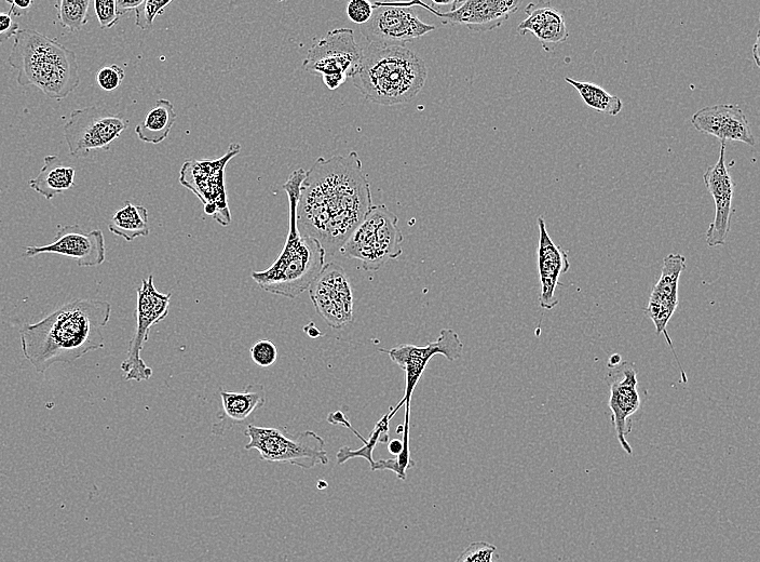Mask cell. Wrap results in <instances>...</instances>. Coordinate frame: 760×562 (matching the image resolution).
Masks as SVG:
<instances>
[{"instance_id": "1", "label": "cell", "mask_w": 760, "mask_h": 562, "mask_svg": "<svg viewBox=\"0 0 760 562\" xmlns=\"http://www.w3.org/2000/svg\"><path fill=\"white\" fill-rule=\"evenodd\" d=\"M373 207L371 185L357 152L320 157L306 173L296 218L302 235L334 256Z\"/></svg>"}, {"instance_id": "2", "label": "cell", "mask_w": 760, "mask_h": 562, "mask_svg": "<svg viewBox=\"0 0 760 562\" xmlns=\"http://www.w3.org/2000/svg\"><path fill=\"white\" fill-rule=\"evenodd\" d=\"M112 305L78 299L67 303L36 324L20 329L21 349L38 373L51 366L74 364L104 347L102 330L110 321Z\"/></svg>"}, {"instance_id": "3", "label": "cell", "mask_w": 760, "mask_h": 562, "mask_svg": "<svg viewBox=\"0 0 760 562\" xmlns=\"http://www.w3.org/2000/svg\"><path fill=\"white\" fill-rule=\"evenodd\" d=\"M306 173L303 168L295 170L283 185L289 198L290 226L280 256L267 270L251 275L262 290L288 299H296L310 288L323 271L327 256L317 239L298 230L296 211Z\"/></svg>"}, {"instance_id": "4", "label": "cell", "mask_w": 760, "mask_h": 562, "mask_svg": "<svg viewBox=\"0 0 760 562\" xmlns=\"http://www.w3.org/2000/svg\"><path fill=\"white\" fill-rule=\"evenodd\" d=\"M427 77L425 61L410 49L370 44L363 49L359 69L351 78L366 100L392 106L414 100Z\"/></svg>"}, {"instance_id": "5", "label": "cell", "mask_w": 760, "mask_h": 562, "mask_svg": "<svg viewBox=\"0 0 760 562\" xmlns=\"http://www.w3.org/2000/svg\"><path fill=\"white\" fill-rule=\"evenodd\" d=\"M8 63L20 86H35L52 100L65 99L80 84L75 52L32 29L16 35Z\"/></svg>"}, {"instance_id": "6", "label": "cell", "mask_w": 760, "mask_h": 562, "mask_svg": "<svg viewBox=\"0 0 760 562\" xmlns=\"http://www.w3.org/2000/svg\"><path fill=\"white\" fill-rule=\"evenodd\" d=\"M399 219L386 206H373L341 249L342 256L358 260L364 271L376 272L402 252Z\"/></svg>"}, {"instance_id": "7", "label": "cell", "mask_w": 760, "mask_h": 562, "mask_svg": "<svg viewBox=\"0 0 760 562\" xmlns=\"http://www.w3.org/2000/svg\"><path fill=\"white\" fill-rule=\"evenodd\" d=\"M244 435L250 439L246 450L259 451L264 461L289 463L303 470L329 464L325 441L315 432L306 431L291 437L284 428L250 424Z\"/></svg>"}, {"instance_id": "8", "label": "cell", "mask_w": 760, "mask_h": 562, "mask_svg": "<svg viewBox=\"0 0 760 562\" xmlns=\"http://www.w3.org/2000/svg\"><path fill=\"white\" fill-rule=\"evenodd\" d=\"M240 152V144L232 143L221 158L187 160L180 171V183L199 198L208 216L222 226L232 223L225 189V169Z\"/></svg>"}, {"instance_id": "9", "label": "cell", "mask_w": 760, "mask_h": 562, "mask_svg": "<svg viewBox=\"0 0 760 562\" xmlns=\"http://www.w3.org/2000/svg\"><path fill=\"white\" fill-rule=\"evenodd\" d=\"M363 49L357 44L351 29L329 32L312 46L303 68L311 74H319L330 90H336L358 71Z\"/></svg>"}, {"instance_id": "10", "label": "cell", "mask_w": 760, "mask_h": 562, "mask_svg": "<svg viewBox=\"0 0 760 562\" xmlns=\"http://www.w3.org/2000/svg\"><path fill=\"white\" fill-rule=\"evenodd\" d=\"M171 297V293L158 292L153 275L142 280L138 289L137 328L130 340L127 358L120 366L126 381L142 382L153 377V369L145 364L141 353L151 328L169 315Z\"/></svg>"}, {"instance_id": "11", "label": "cell", "mask_w": 760, "mask_h": 562, "mask_svg": "<svg viewBox=\"0 0 760 562\" xmlns=\"http://www.w3.org/2000/svg\"><path fill=\"white\" fill-rule=\"evenodd\" d=\"M128 128V120L97 106L71 113L64 126V139L72 156L86 158L93 152L110 151L112 144Z\"/></svg>"}, {"instance_id": "12", "label": "cell", "mask_w": 760, "mask_h": 562, "mask_svg": "<svg viewBox=\"0 0 760 562\" xmlns=\"http://www.w3.org/2000/svg\"><path fill=\"white\" fill-rule=\"evenodd\" d=\"M379 352L387 354L393 363L405 372L403 397L396 408H392L387 414L388 420L391 421L403 406H411L415 388L422 379L429 361L434 356L442 355L453 363L463 356L464 343L456 331L443 329L437 341L429 342L425 346L401 344L391 350L379 349Z\"/></svg>"}, {"instance_id": "13", "label": "cell", "mask_w": 760, "mask_h": 562, "mask_svg": "<svg viewBox=\"0 0 760 562\" xmlns=\"http://www.w3.org/2000/svg\"><path fill=\"white\" fill-rule=\"evenodd\" d=\"M373 16L360 26L370 44L405 47L436 30L417 16L410 3H373Z\"/></svg>"}, {"instance_id": "14", "label": "cell", "mask_w": 760, "mask_h": 562, "mask_svg": "<svg viewBox=\"0 0 760 562\" xmlns=\"http://www.w3.org/2000/svg\"><path fill=\"white\" fill-rule=\"evenodd\" d=\"M308 290L317 313L331 328L342 329L354 321V292L343 266L325 264Z\"/></svg>"}, {"instance_id": "15", "label": "cell", "mask_w": 760, "mask_h": 562, "mask_svg": "<svg viewBox=\"0 0 760 562\" xmlns=\"http://www.w3.org/2000/svg\"><path fill=\"white\" fill-rule=\"evenodd\" d=\"M440 18L444 24L463 25L472 32L484 33L500 28L522 5L519 0H469L454 2L449 12H440L422 2H411Z\"/></svg>"}, {"instance_id": "16", "label": "cell", "mask_w": 760, "mask_h": 562, "mask_svg": "<svg viewBox=\"0 0 760 562\" xmlns=\"http://www.w3.org/2000/svg\"><path fill=\"white\" fill-rule=\"evenodd\" d=\"M46 253L71 258L80 267L99 266L106 259L104 234L101 230L85 232L78 224L62 226L51 244L26 247L24 257Z\"/></svg>"}, {"instance_id": "17", "label": "cell", "mask_w": 760, "mask_h": 562, "mask_svg": "<svg viewBox=\"0 0 760 562\" xmlns=\"http://www.w3.org/2000/svg\"><path fill=\"white\" fill-rule=\"evenodd\" d=\"M686 269V259L680 253H671L664 258L661 276L649 298L647 316L653 320L658 334L663 333L667 339L681 370L682 382H687L686 373L678 359L673 342L667 331L668 324L678 306V280Z\"/></svg>"}, {"instance_id": "18", "label": "cell", "mask_w": 760, "mask_h": 562, "mask_svg": "<svg viewBox=\"0 0 760 562\" xmlns=\"http://www.w3.org/2000/svg\"><path fill=\"white\" fill-rule=\"evenodd\" d=\"M610 385L609 408L613 414V424L619 443L628 454L633 453L627 436L632 432L631 417L641 407V398L637 391V372L630 363H622L608 374Z\"/></svg>"}, {"instance_id": "19", "label": "cell", "mask_w": 760, "mask_h": 562, "mask_svg": "<svg viewBox=\"0 0 760 562\" xmlns=\"http://www.w3.org/2000/svg\"><path fill=\"white\" fill-rule=\"evenodd\" d=\"M725 157L726 143H722L717 163L703 176L704 184L715 203V219L707 232V243L712 248L726 244L731 218L735 213L732 200H734L736 184L731 179Z\"/></svg>"}, {"instance_id": "20", "label": "cell", "mask_w": 760, "mask_h": 562, "mask_svg": "<svg viewBox=\"0 0 760 562\" xmlns=\"http://www.w3.org/2000/svg\"><path fill=\"white\" fill-rule=\"evenodd\" d=\"M691 124L704 135L726 142L755 146L756 139L748 118L739 105L717 104L704 107L691 117Z\"/></svg>"}, {"instance_id": "21", "label": "cell", "mask_w": 760, "mask_h": 562, "mask_svg": "<svg viewBox=\"0 0 760 562\" xmlns=\"http://www.w3.org/2000/svg\"><path fill=\"white\" fill-rule=\"evenodd\" d=\"M538 226V269L541 285L539 303L542 309L551 311L559 304V300L555 298V290L560 285L561 275L569 271L570 263L568 253L553 243L544 217L538 218Z\"/></svg>"}, {"instance_id": "22", "label": "cell", "mask_w": 760, "mask_h": 562, "mask_svg": "<svg viewBox=\"0 0 760 562\" xmlns=\"http://www.w3.org/2000/svg\"><path fill=\"white\" fill-rule=\"evenodd\" d=\"M220 395L222 411L217 416L219 422L212 426L215 436H224L235 425L252 419L266 404L265 387L260 383H251L242 392H227L221 388Z\"/></svg>"}, {"instance_id": "23", "label": "cell", "mask_w": 760, "mask_h": 562, "mask_svg": "<svg viewBox=\"0 0 760 562\" xmlns=\"http://www.w3.org/2000/svg\"><path fill=\"white\" fill-rule=\"evenodd\" d=\"M527 18L519 25L521 35L532 33L548 52L566 42L568 30L563 13L550 3L529 4L525 9Z\"/></svg>"}, {"instance_id": "24", "label": "cell", "mask_w": 760, "mask_h": 562, "mask_svg": "<svg viewBox=\"0 0 760 562\" xmlns=\"http://www.w3.org/2000/svg\"><path fill=\"white\" fill-rule=\"evenodd\" d=\"M75 176L76 171L73 167L65 166L57 155H49L44 159V166L38 176L30 180L29 185L36 193L51 200L73 189Z\"/></svg>"}, {"instance_id": "25", "label": "cell", "mask_w": 760, "mask_h": 562, "mask_svg": "<svg viewBox=\"0 0 760 562\" xmlns=\"http://www.w3.org/2000/svg\"><path fill=\"white\" fill-rule=\"evenodd\" d=\"M176 117L174 106L169 100H158L143 122L135 128V133L144 143L159 144L169 137Z\"/></svg>"}, {"instance_id": "26", "label": "cell", "mask_w": 760, "mask_h": 562, "mask_svg": "<svg viewBox=\"0 0 760 562\" xmlns=\"http://www.w3.org/2000/svg\"><path fill=\"white\" fill-rule=\"evenodd\" d=\"M108 230L116 236L124 238L131 243L138 237H146L151 233L148 224V211L143 206L133 205L129 202L119 209L112 217Z\"/></svg>"}, {"instance_id": "27", "label": "cell", "mask_w": 760, "mask_h": 562, "mask_svg": "<svg viewBox=\"0 0 760 562\" xmlns=\"http://www.w3.org/2000/svg\"><path fill=\"white\" fill-rule=\"evenodd\" d=\"M572 85L585 103L597 112L609 116H617L623 109V103L617 96L610 95L604 88L592 83L578 82L573 78H565Z\"/></svg>"}, {"instance_id": "28", "label": "cell", "mask_w": 760, "mask_h": 562, "mask_svg": "<svg viewBox=\"0 0 760 562\" xmlns=\"http://www.w3.org/2000/svg\"><path fill=\"white\" fill-rule=\"evenodd\" d=\"M389 422L387 414H385V416L376 423L370 438L368 440L365 439L362 448L351 450L349 447L345 446L339 449L336 454L337 464L343 465L351 459L364 458L372 466L375 462L373 452L376 445L387 444L389 441Z\"/></svg>"}, {"instance_id": "29", "label": "cell", "mask_w": 760, "mask_h": 562, "mask_svg": "<svg viewBox=\"0 0 760 562\" xmlns=\"http://www.w3.org/2000/svg\"><path fill=\"white\" fill-rule=\"evenodd\" d=\"M89 0H60L56 3L58 19L62 28L79 32L88 23Z\"/></svg>"}, {"instance_id": "30", "label": "cell", "mask_w": 760, "mask_h": 562, "mask_svg": "<svg viewBox=\"0 0 760 562\" xmlns=\"http://www.w3.org/2000/svg\"><path fill=\"white\" fill-rule=\"evenodd\" d=\"M170 4L171 0H167V2L143 0V3L134 10L135 24L144 31L151 29L155 19L161 16Z\"/></svg>"}, {"instance_id": "31", "label": "cell", "mask_w": 760, "mask_h": 562, "mask_svg": "<svg viewBox=\"0 0 760 562\" xmlns=\"http://www.w3.org/2000/svg\"><path fill=\"white\" fill-rule=\"evenodd\" d=\"M497 547L486 542H474L461 553L455 562H496Z\"/></svg>"}, {"instance_id": "32", "label": "cell", "mask_w": 760, "mask_h": 562, "mask_svg": "<svg viewBox=\"0 0 760 562\" xmlns=\"http://www.w3.org/2000/svg\"><path fill=\"white\" fill-rule=\"evenodd\" d=\"M250 353L254 363L263 368L273 366L278 359L277 346L269 340L256 342L251 347Z\"/></svg>"}, {"instance_id": "33", "label": "cell", "mask_w": 760, "mask_h": 562, "mask_svg": "<svg viewBox=\"0 0 760 562\" xmlns=\"http://www.w3.org/2000/svg\"><path fill=\"white\" fill-rule=\"evenodd\" d=\"M126 77L125 70L113 64L104 66L97 74V83L104 91L116 90Z\"/></svg>"}, {"instance_id": "34", "label": "cell", "mask_w": 760, "mask_h": 562, "mask_svg": "<svg viewBox=\"0 0 760 562\" xmlns=\"http://www.w3.org/2000/svg\"><path fill=\"white\" fill-rule=\"evenodd\" d=\"M94 10L102 30L112 29L119 22L114 0H95Z\"/></svg>"}, {"instance_id": "35", "label": "cell", "mask_w": 760, "mask_h": 562, "mask_svg": "<svg viewBox=\"0 0 760 562\" xmlns=\"http://www.w3.org/2000/svg\"><path fill=\"white\" fill-rule=\"evenodd\" d=\"M373 11V4L365 0H352L347 6L348 18L360 26L371 20Z\"/></svg>"}, {"instance_id": "36", "label": "cell", "mask_w": 760, "mask_h": 562, "mask_svg": "<svg viewBox=\"0 0 760 562\" xmlns=\"http://www.w3.org/2000/svg\"><path fill=\"white\" fill-rule=\"evenodd\" d=\"M19 23L13 20L11 13L0 12V45H3L19 33Z\"/></svg>"}, {"instance_id": "37", "label": "cell", "mask_w": 760, "mask_h": 562, "mask_svg": "<svg viewBox=\"0 0 760 562\" xmlns=\"http://www.w3.org/2000/svg\"><path fill=\"white\" fill-rule=\"evenodd\" d=\"M7 3L11 6L9 12L12 17H24L34 4L32 0L30 2H13V0H8Z\"/></svg>"}, {"instance_id": "38", "label": "cell", "mask_w": 760, "mask_h": 562, "mask_svg": "<svg viewBox=\"0 0 760 562\" xmlns=\"http://www.w3.org/2000/svg\"><path fill=\"white\" fill-rule=\"evenodd\" d=\"M142 3L143 0H117L116 10L118 16L126 15L127 12L137 9Z\"/></svg>"}, {"instance_id": "39", "label": "cell", "mask_w": 760, "mask_h": 562, "mask_svg": "<svg viewBox=\"0 0 760 562\" xmlns=\"http://www.w3.org/2000/svg\"><path fill=\"white\" fill-rule=\"evenodd\" d=\"M389 452L392 454V456H399V454L403 450V444L402 440L395 439L392 440L391 443L388 446Z\"/></svg>"}, {"instance_id": "40", "label": "cell", "mask_w": 760, "mask_h": 562, "mask_svg": "<svg viewBox=\"0 0 760 562\" xmlns=\"http://www.w3.org/2000/svg\"><path fill=\"white\" fill-rule=\"evenodd\" d=\"M304 331L312 339H317L322 336V333L319 331V329L315 326L314 323H310L308 326H306L304 328Z\"/></svg>"}, {"instance_id": "41", "label": "cell", "mask_w": 760, "mask_h": 562, "mask_svg": "<svg viewBox=\"0 0 760 562\" xmlns=\"http://www.w3.org/2000/svg\"><path fill=\"white\" fill-rule=\"evenodd\" d=\"M753 57L755 59L756 65L759 66V33L756 37V43L753 47Z\"/></svg>"}]
</instances>
